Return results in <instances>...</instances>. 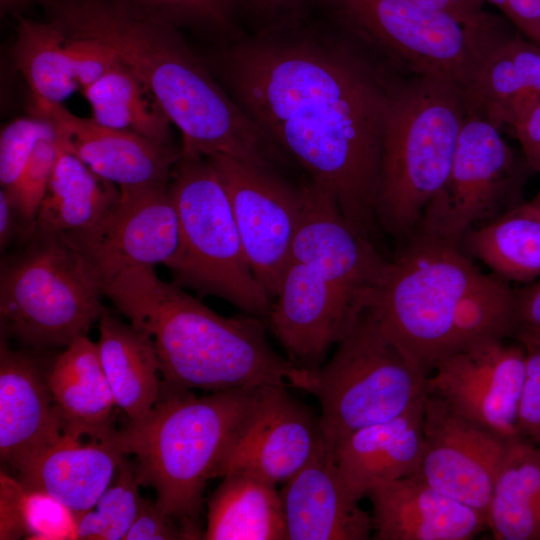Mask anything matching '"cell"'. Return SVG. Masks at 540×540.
Returning a JSON list of instances; mask_svg holds the SVG:
<instances>
[{"instance_id":"cell-26","label":"cell","mask_w":540,"mask_h":540,"mask_svg":"<svg viewBox=\"0 0 540 540\" xmlns=\"http://www.w3.org/2000/svg\"><path fill=\"white\" fill-rule=\"evenodd\" d=\"M425 397L394 418L354 431L332 449L344 481L359 500L376 484L417 472Z\"/></svg>"},{"instance_id":"cell-4","label":"cell","mask_w":540,"mask_h":540,"mask_svg":"<svg viewBox=\"0 0 540 540\" xmlns=\"http://www.w3.org/2000/svg\"><path fill=\"white\" fill-rule=\"evenodd\" d=\"M367 310L425 375L444 356L511 337L515 290L481 272L459 245L415 232L387 267Z\"/></svg>"},{"instance_id":"cell-45","label":"cell","mask_w":540,"mask_h":540,"mask_svg":"<svg viewBox=\"0 0 540 540\" xmlns=\"http://www.w3.org/2000/svg\"><path fill=\"white\" fill-rule=\"evenodd\" d=\"M520 328L540 327V280L515 290Z\"/></svg>"},{"instance_id":"cell-12","label":"cell","mask_w":540,"mask_h":540,"mask_svg":"<svg viewBox=\"0 0 540 540\" xmlns=\"http://www.w3.org/2000/svg\"><path fill=\"white\" fill-rule=\"evenodd\" d=\"M207 158L229 197L251 270L271 299L275 298L290 261L304 203L303 187L296 189L271 169L232 156Z\"/></svg>"},{"instance_id":"cell-47","label":"cell","mask_w":540,"mask_h":540,"mask_svg":"<svg viewBox=\"0 0 540 540\" xmlns=\"http://www.w3.org/2000/svg\"><path fill=\"white\" fill-rule=\"evenodd\" d=\"M306 0H243V4L263 14L298 15Z\"/></svg>"},{"instance_id":"cell-34","label":"cell","mask_w":540,"mask_h":540,"mask_svg":"<svg viewBox=\"0 0 540 540\" xmlns=\"http://www.w3.org/2000/svg\"><path fill=\"white\" fill-rule=\"evenodd\" d=\"M140 482L134 466L126 458L119 463L116 481L91 509L75 514L78 539H125L139 510Z\"/></svg>"},{"instance_id":"cell-20","label":"cell","mask_w":540,"mask_h":540,"mask_svg":"<svg viewBox=\"0 0 540 540\" xmlns=\"http://www.w3.org/2000/svg\"><path fill=\"white\" fill-rule=\"evenodd\" d=\"M17 18L13 58L32 99L62 103L120 64L99 41L70 36L48 20Z\"/></svg>"},{"instance_id":"cell-39","label":"cell","mask_w":540,"mask_h":540,"mask_svg":"<svg viewBox=\"0 0 540 540\" xmlns=\"http://www.w3.org/2000/svg\"><path fill=\"white\" fill-rule=\"evenodd\" d=\"M521 344L526 353V373L518 406L517 429L521 436L540 446V347L528 342Z\"/></svg>"},{"instance_id":"cell-2","label":"cell","mask_w":540,"mask_h":540,"mask_svg":"<svg viewBox=\"0 0 540 540\" xmlns=\"http://www.w3.org/2000/svg\"><path fill=\"white\" fill-rule=\"evenodd\" d=\"M40 2L48 21L106 45L143 82L181 132V154H224L271 167L276 146L212 78L176 26L126 0Z\"/></svg>"},{"instance_id":"cell-21","label":"cell","mask_w":540,"mask_h":540,"mask_svg":"<svg viewBox=\"0 0 540 540\" xmlns=\"http://www.w3.org/2000/svg\"><path fill=\"white\" fill-rule=\"evenodd\" d=\"M288 540H367L372 519L350 491L324 441L280 490Z\"/></svg>"},{"instance_id":"cell-49","label":"cell","mask_w":540,"mask_h":540,"mask_svg":"<svg viewBox=\"0 0 540 540\" xmlns=\"http://www.w3.org/2000/svg\"><path fill=\"white\" fill-rule=\"evenodd\" d=\"M36 0H0L1 14L17 13Z\"/></svg>"},{"instance_id":"cell-9","label":"cell","mask_w":540,"mask_h":540,"mask_svg":"<svg viewBox=\"0 0 540 540\" xmlns=\"http://www.w3.org/2000/svg\"><path fill=\"white\" fill-rule=\"evenodd\" d=\"M31 238L1 268V335L33 347H67L107 312L103 292L64 236Z\"/></svg>"},{"instance_id":"cell-31","label":"cell","mask_w":540,"mask_h":540,"mask_svg":"<svg viewBox=\"0 0 540 540\" xmlns=\"http://www.w3.org/2000/svg\"><path fill=\"white\" fill-rule=\"evenodd\" d=\"M497 540H540V446L510 440L486 512Z\"/></svg>"},{"instance_id":"cell-33","label":"cell","mask_w":540,"mask_h":540,"mask_svg":"<svg viewBox=\"0 0 540 540\" xmlns=\"http://www.w3.org/2000/svg\"><path fill=\"white\" fill-rule=\"evenodd\" d=\"M82 92L97 123L171 145L172 122L150 90L121 62Z\"/></svg>"},{"instance_id":"cell-38","label":"cell","mask_w":540,"mask_h":540,"mask_svg":"<svg viewBox=\"0 0 540 540\" xmlns=\"http://www.w3.org/2000/svg\"><path fill=\"white\" fill-rule=\"evenodd\" d=\"M145 13L174 26L191 24L218 30L231 26L236 7L243 0H126Z\"/></svg>"},{"instance_id":"cell-29","label":"cell","mask_w":540,"mask_h":540,"mask_svg":"<svg viewBox=\"0 0 540 540\" xmlns=\"http://www.w3.org/2000/svg\"><path fill=\"white\" fill-rule=\"evenodd\" d=\"M120 196L121 191L114 183L97 175L58 145L57 161L32 237L86 232L109 213Z\"/></svg>"},{"instance_id":"cell-15","label":"cell","mask_w":540,"mask_h":540,"mask_svg":"<svg viewBox=\"0 0 540 540\" xmlns=\"http://www.w3.org/2000/svg\"><path fill=\"white\" fill-rule=\"evenodd\" d=\"M430 373L427 393L504 438L520 436L517 414L526 373L521 343H479L444 356Z\"/></svg>"},{"instance_id":"cell-41","label":"cell","mask_w":540,"mask_h":540,"mask_svg":"<svg viewBox=\"0 0 540 540\" xmlns=\"http://www.w3.org/2000/svg\"><path fill=\"white\" fill-rule=\"evenodd\" d=\"M23 484L4 472L0 476V539L24 537L21 521V495Z\"/></svg>"},{"instance_id":"cell-44","label":"cell","mask_w":540,"mask_h":540,"mask_svg":"<svg viewBox=\"0 0 540 540\" xmlns=\"http://www.w3.org/2000/svg\"><path fill=\"white\" fill-rule=\"evenodd\" d=\"M422 7L447 14L464 25L480 23L487 14L483 10L485 0H410Z\"/></svg>"},{"instance_id":"cell-5","label":"cell","mask_w":540,"mask_h":540,"mask_svg":"<svg viewBox=\"0 0 540 540\" xmlns=\"http://www.w3.org/2000/svg\"><path fill=\"white\" fill-rule=\"evenodd\" d=\"M263 388L195 396L162 386L150 414L117 431L126 455L135 456L140 484L155 490L158 507L177 519L190 539L204 538L198 523L204 489L221 477Z\"/></svg>"},{"instance_id":"cell-32","label":"cell","mask_w":540,"mask_h":540,"mask_svg":"<svg viewBox=\"0 0 540 540\" xmlns=\"http://www.w3.org/2000/svg\"><path fill=\"white\" fill-rule=\"evenodd\" d=\"M466 249L503 280L531 283L540 276V217L521 202L471 229Z\"/></svg>"},{"instance_id":"cell-11","label":"cell","mask_w":540,"mask_h":540,"mask_svg":"<svg viewBox=\"0 0 540 540\" xmlns=\"http://www.w3.org/2000/svg\"><path fill=\"white\" fill-rule=\"evenodd\" d=\"M530 169L501 130L467 115L448 177L425 208L415 232L460 246L478 223L521 203L519 196Z\"/></svg>"},{"instance_id":"cell-10","label":"cell","mask_w":540,"mask_h":540,"mask_svg":"<svg viewBox=\"0 0 540 540\" xmlns=\"http://www.w3.org/2000/svg\"><path fill=\"white\" fill-rule=\"evenodd\" d=\"M336 21L410 76L466 83L503 22L486 14L477 25L410 0H327Z\"/></svg>"},{"instance_id":"cell-30","label":"cell","mask_w":540,"mask_h":540,"mask_svg":"<svg viewBox=\"0 0 540 540\" xmlns=\"http://www.w3.org/2000/svg\"><path fill=\"white\" fill-rule=\"evenodd\" d=\"M208 500L206 540H288L280 491L253 476L230 473Z\"/></svg>"},{"instance_id":"cell-19","label":"cell","mask_w":540,"mask_h":540,"mask_svg":"<svg viewBox=\"0 0 540 540\" xmlns=\"http://www.w3.org/2000/svg\"><path fill=\"white\" fill-rule=\"evenodd\" d=\"M267 322L295 365L315 370L362 312L312 267L290 259Z\"/></svg>"},{"instance_id":"cell-7","label":"cell","mask_w":540,"mask_h":540,"mask_svg":"<svg viewBox=\"0 0 540 540\" xmlns=\"http://www.w3.org/2000/svg\"><path fill=\"white\" fill-rule=\"evenodd\" d=\"M168 189L181 238L168 268L174 283L267 320L272 299L251 270L229 197L209 159L180 153Z\"/></svg>"},{"instance_id":"cell-14","label":"cell","mask_w":540,"mask_h":540,"mask_svg":"<svg viewBox=\"0 0 540 540\" xmlns=\"http://www.w3.org/2000/svg\"><path fill=\"white\" fill-rule=\"evenodd\" d=\"M426 392L423 451L416 472L429 485L486 517L509 442Z\"/></svg>"},{"instance_id":"cell-28","label":"cell","mask_w":540,"mask_h":540,"mask_svg":"<svg viewBox=\"0 0 540 540\" xmlns=\"http://www.w3.org/2000/svg\"><path fill=\"white\" fill-rule=\"evenodd\" d=\"M99 330L96 344L115 405L128 423L140 422L156 405L162 388L154 345L147 335L107 312L99 320Z\"/></svg>"},{"instance_id":"cell-37","label":"cell","mask_w":540,"mask_h":540,"mask_svg":"<svg viewBox=\"0 0 540 540\" xmlns=\"http://www.w3.org/2000/svg\"><path fill=\"white\" fill-rule=\"evenodd\" d=\"M42 140H56L54 127L45 119L31 115L7 124L0 133V183L10 188Z\"/></svg>"},{"instance_id":"cell-43","label":"cell","mask_w":540,"mask_h":540,"mask_svg":"<svg viewBox=\"0 0 540 540\" xmlns=\"http://www.w3.org/2000/svg\"><path fill=\"white\" fill-rule=\"evenodd\" d=\"M509 131L520 144L531 170L540 173V102L528 109Z\"/></svg>"},{"instance_id":"cell-40","label":"cell","mask_w":540,"mask_h":540,"mask_svg":"<svg viewBox=\"0 0 540 540\" xmlns=\"http://www.w3.org/2000/svg\"><path fill=\"white\" fill-rule=\"evenodd\" d=\"M149 499L141 498L136 518L124 540L190 539L186 530Z\"/></svg>"},{"instance_id":"cell-16","label":"cell","mask_w":540,"mask_h":540,"mask_svg":"<svg viewBox=\"0 0 540 540\" xmlns=\"http://www.w3.org/2000/svg\"><path fill=\"white\" fill-rule=\"evenodd\" d=\"M303 190L290 259L315 269L365 310L389 261L349 223L329 192L312 181Z\"/></svg>"},{"instance_id":"cell-25","label":"cell","mask_w":540,"mask_h":540,"mask_svg":"<svg viewBox=\"0 0 540 540\" xmlns=\"http://www.w3.org/2000/svg\"><path fill=\"white\" fill-rule=\"evenodd\" d=\"M117 431L85 442L63 433L17 471L19 480L58 499L75 514L87 511L110 486L126 456Z\"/></svg>"},{"instance_id":"cell-50","label":"cell","mask_w":540,"mask_h":540,"mask_svg":"<svg viewBox=\"0 0 540 540\" xmlns=\"http://www.w3.org/2000/svg\"><path fill=\"white\" fill-rule=\"evenodd\" d=\"M523 204L527 209L540 217V193L532 200L524 202Z\"/></svg>"},{"instance_id":"cell-13","label":"cell","mask_w":540,"mask_h":540,"mask_svg":"<svg viewBox=\"0 0 540 540\" xmlns=\"http://www.w3.org/2000/svg\"><path fill=\"white\" fill-rule=\"evenodd\" d=\"M168 184L120 190L117 204L95 227L62 235L80 254L102 292L128 268L158 264L169 268L176 260L181 238Z\"/></svg>"},{"instance_id":"cell-24","label":"cell","mask_w":540,"mask_h":540,"mask_svg":"<svg viewBox=\"0 0 540 540\" xmlns=\"http://www.w3.org/2000/svg\"><path fill=\"white\" fill-rule=\"evenodd\" d=\"M64 433L47 376L25 353L0 345V458L16 471Z\"/></svg>"},{"instance_id":"cell-17","label":"cell","mask_w":540,"mask_h":540,"mask_svg":"<svg viewBox=\"0 0 540 540\" xmlns=\"http://www.w3.org/2000/svg\"><path fill=\"white\" fill-rule=\"evenodd\" d=\"M282 386L261 390L223 466L274 485L286 483L312 458L323 439L319 417Z\"/></svg>"},{"instance_id":"cell-3","label":"cell","mask_w":540,"mask_h":540,"mask_svg":"<svg viewBox=\"0 0 540 540\" xmlns=\"http://www.w3.org/2000/svg\"><path fill=\"white\" fill-rule=\"evenodd\" d=\"M103 295L150 338L167 389L282 386L311 393L314 371L272 348L263 319L219 315L182 287L161 280L154 267L122 271L104 286Z\"/></svg>"},{"instance_id":"cell-6","label":"cell","mask_w":540,"mask_h":540,"mask_svg":"<svg viewBox=\"0 0 540 540\" xmlns=\"http://www.w3.org/2000/svg\"><path fill=\"white\" fill-rule=\"evenodd\" d=\"M467 116L461 89L430 76L391 83L385 112L376 216L398 239L410 238L444 185Z\"/></svg>"},{"instance_id":"cell-36","label":"cell","mask_w":540,"mask_h":540,"mask_svg":"<svg viewBox=\"0 0 540 540\" xmlns=\"http://www.w3.org/2000/svg\"><path fill=\"white\" fill-rule=\"evenodd\" d=\"M20 504L24 538L78 539L75 513L58 499L23 485Z\"/></svg>"},{"instance_id":"cell-35","label":"cell","mask_w":540,"mask_h":540,"mask_svg":"<svg viewBox=\"0 0 540 540\" xmlns=\"http://www.w3.org/2000/svg\"><path fill=\"white\" fill-rule=\"evenodd\" d=\"M58 157L56 140L39 142L20 176L8 189L21 219L23 232L32 237L34 222L47 193Z\"/></svg>"},{"instance_id":"cell-1","label":"cell","mask_w":540,"mask_h":540,"mask_svg":"<svg viewBox=\"0 0 540 540\" xmlns=\"http://www.w3.org/2000/svg\"><path fill=\"white\" fill-rule=\"evenodd\" d=\"M224 48L217 67L252 122L329 192L373 241L382 135L392 81L298 15Z\"/></svg>"},{"instance_id":"cell-23","label":"cell","mask_w":540,"mask_h":540,"mask_svg":"<svg viewBox=\"0 0 540 540\" xmlns=\"http://www.w3.org/2000/svg\"><path fill=\"white\" fill-rule=\"evenodd\" d=\"M365 496L372 505L376 540H469L487 528L482 513L416 473L376 484Z\"/></svg>"},{"instance_id":"cell-22","label":"cell","mask_w":540,"mask_h":540,"mask_svg":"<svg viewBox=\"0 0 540 540\" xmlns=\"http://www.w3.org/2000/svg\"><path fill=\"white\" fill-rule=\"evenodd\" d=\"M467 115L510 130L540 102V45L503 24L461 87Z\"/></svg>"},{"instance_id":"cell-46","label":"cell","mask_w":540,"mask_h":540,"mask_svg":"<svg viewBox=\"0 0 540 540\" xmlns=\"http://www.w3.org/2000/svg\"><path fill=\"white\" fill-rule=\"evenodd\" d=\"M21 224L19 213L8 195L1 188L0 190V246L1 249L6 248L9 242L13 239L18 226Z\"/></svg>"},{"instance_id":"cell-27","label":"cell","mask_w":540,"mask_h":540,"mask_svg":"<svg viewBox=\"0 0 540 540\" xmlns=\"http://www.w3.org/2000/svg\"><path fill=\"white\" fill-rule=\"evenodd\" d=\"M48 385L64 424L74 437H102L114 428L116 407L97 344L81 336L55 359Z\"/></svg>"},{"instance_id":"cell-42","label":"cell","mask_w":540,"mask_h":540,"mask_svg":"<svg viewBox=\"0 0 540 540\" xmlns=\"http://www.w3.org/2000/svg\"><path fill=\"white\" fill-rule=\"evenodd\" d=\"M497 7L523 36L540 45V0H485Z\"/></svg>"},{"instance_id":"cell-8","label":"cell","mask_w":540,"mask_h":540,"mask_svg":"<svg viewBox=\"0 0 540 540\" xmlns=\"http://www.w3.org/2000/svg\"><path fill=\"white\" fill-rule=\"evenodd\" d=\"M426 378L363 310L331 360L314 370L324 443L333 449L354 431L400 415L426 393Z\"/></svg>"},{"instance_id":"cell-18","label":"cell","mask_w":540,"mask_h":540,"mask_svg":"<svg viewBox=\"0 0 540 540\" xmlns=\"http://www.w3.org/2000/svg\"><path fill=\"white\" fill-rule=\"evenodd\" d=\"M29 110L54 127L61 148L120 190L168 184L180 157L172 145L76 116L62 103L32 99Z\"/></svg>"},{"instance_id":"cell-48","label":"cell","mask_w":540,"mask_h":540,"mask_svg":"<svg viewBox=\"0 0 540 540\" xmlns=\"http://www.w3.org/2000/svg\"><path fill=\"white\" fill-rule=\"evenodd\" d=\"M519 342H528L540 347V327L520 328L516 335Z\"/></svg>"}]
</instances>
